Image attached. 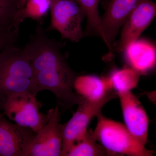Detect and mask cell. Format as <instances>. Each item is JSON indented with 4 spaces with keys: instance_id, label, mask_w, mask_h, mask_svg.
<instances>
[{
    "instance_id": "cell-1",
    "label": "cell",
    "mask_w": 156,
    "mask_h": 156,
    "mask_svg": "<svg viewBox=\"0 0 156 156\" xmlns=\"http://www.w3.org/2000/svg\"><path fill=\"white\" fill-rule=\"evenodd\" d=\"M63 46L60 42L50 38L40 24L24 46L38 91L47 90L52 92L62 111L71 109L84 99L74 92V83L78 76L62 53Z\"/></svg>"
},
{
    "instance_id": "cell-2",
    "label": "cell",
    "mask_w": 156,
    "mask_h": 156,
    "mask_svg": "<svg viewBox=\"0 0 156 156\" xmlns=\"http://www.w3.org/2000/svg\"><path fill=\"white\" fill-rule=\"evenodd\" d=\"M21 92L38 91L27 50L12 45L0 51V110L10 95Z\"/></svg>"
},
{
    "instance_id": "cell-21",
    "label": "cell",
    "mask_w": 156,
    "mask_h": 156,
    "mask_svg": "<svg viewBox=\"0 0 156 156\" xmlns=\"http://www.w3.org/2000/svg\"></svg>"
},
{
    "instance_id": "cell-17",
    "label": "cell",
    "mask_w": 156,
    "mask_h": 156,
    "mask_svg": "<svg viewBox=\"0 0 156 156\" xmlns=\"http://www.w3.org/2000/svg\"><path fill=\"white\" fill-rule=\"evenodd\" d=\"M83 10L87 20V33L93 32L103 40L106 44L101 28V17L98 11L100 0H74Z\"/></svg>"
},
{
    "instance_id": "cell-20",
    "label": "cell",
    "mask_w": 156,
    "mask_h": 156,
    "mask_svg": "<svg viewBox=\"0 0 156 156\" xmlns=\"http://www.w3.org/2000/svg\"><path fill=\"white\" fill-rule=\"evenodd\" d=\"M27 0H19V4H18V10L22 9L25 5Z\"/></svg>"
},
{
    "instance_id": "cell-11",
    "label": "cell",
    "mask_w": 156,
    "mask_h": 156,
    "mask_svg": "<svg viewBox=\"0 0 156 156\" xmlns=\"http://www.w3.org/2000/svg\"><path fill=\"white\" fill-rule=\"evenodd\" d=\"M126 127L143 145L147 141L149 120L137 98L131 91L118 93Z\"/></svg>"
},
{
    "instance_id": "cell-9",
    "label": "cell",
    "mask_w": 156,
    "mask_h": 156,
    "mask_svg": "<svg viewBox=\"0 0 156 156\" xmlns=\"http://www.w3.org/2000/svg\"><path fill=\"white\" fill-rule=\"evenodd\" d=\"M142 0H109L105 3V12L101 18V28L109 50L112 47L120 28L132 11Z\"/></svg>"
},
{
    "instance_id": "cell-13",
    "label": "cell",
    "mask_w": 156,
    "mask_h": 156,
    "mask_svg": "<svg viewBox=\"0 0 156 156\" xmlns=\"http://www.w3.org/2000/svg\"><path fill=\"white\" fill-rule=\"evenodd\" d=\"M74 89L84 99L97 101L105 95L110 89L104 78L97 76H77L74 83Z\"/></svg>"
},
{
    "instance_id": "cell-7",
    "label": "cell",
    "mask_w": 156,
    "mask_h": 156,
    "mask_svg": "<svg viewBox=\"0 0 156 156\" xmlns=\"http://www.w3.org/2000/svg\"><path fill=\"white\" fill-rule=\"evenodd\" d=\"M60 109L57 106L48 112V122L36 134L23 156H61L62 135Z\"/></svg>"
},
{
    "instance_id": "cell-12",
    "label": "cell",
    "mask_w": 156,
    "mask_h": 156,
    "mask_svg": "<svg viewBox=\"0 0 156 156\" xmlns=\"http://www.w3.org/2000/svg\"><path fill=\"white\" fill-rule=\"evenodd\" d=\"M123 52L130 67L140 75L146 73L155 66L156 47L147 40L137 39L131 42Z\"/></svg>"
},
{
    "instance_id": "cell-3",
    "label": "cell",
    "mask_w": 156,
    "mask_h": 156,
    "mask_svg": "<svg viewBox=\"0 0 156 156\" xmlns=\"http://www.w3.org/2000/svg\"><path fill=\"white\" fill-rule=\"evenodd\" d=\"M98 123L92 137L107 150L121 156H151L147 149L132 135L126 126L107 119L101 113L97 116Z\"/></svg>"
},
{
    "instance_id": "cell-5",
    "label": "cell",
    "mask_w": 156,
    "mask_h": 156,
    "mask_svg": "<svg viewBox=\"0 0 156 156\" xmlns=\"http://www.w3.org/2000/svg\"><path fill=\"white\" fill-rule=\"evenodd\" d=\"M51 20L48 30H57L63 38L75 43L85 36L82 23L83 10L74 0H51Z\"/></svg>"
},
{
    "instance_id": "cell-18",
    "label": "cell",
    "mask_w": 156,
    "mask_h": 156,
    "mask_svg": "<svg viewBox=\"0 0 156 156\" xmlns=\"http://www.w3.org/2000/svg\"><path fill=\"white\" fill-rule=\"evenodd\" d=\"M19 2V0H0V27L15 30L14 24Z\"/></svg>"
},
{
    "instance_id": "cell-15",
    "label": "cell",
    "mask_w": 156,
    "mask_h": 156,
    "mask_svg": "<svg viewBox=\"0 0 156 156\" xmlns=\"http://www.w3.org/2000/svg\"><path fill=\"white\" fill-rule=\"evenodd\" d=\"M92 131H87L83 137L73 144L66 156H121L107 150L92 137Z\"/></svg>"
},
{
    "instance_id": "cell-8",
    "label": "cell",
    "mask_w": 156,
    "mask_h": 156,
    "mask_svg": "<svg viewBox=\"0 0 156 156\" xmlns=\"http://www.w3.org/2000/svg\"><path fill=\"white\" fill-rule=\"evenodd\" d=\"M156 5L152 0H142L133 10L122 26L121 37L114 43L112 52H123L131 42L137 40L156 16Z\"/></svg>"
},
{
    "instance_id": "cell-4",
    "label": "cell",
    "mask_w": 156,
    "mask_h": 156,
    "mask_svg": "<svg viewBox=\"0 0 156 156\" xmlns=\"http://www.w3.org/2000/svg\"><path fill=\"white\" fill-rule=\"evenodd\" d=\"M119 97L117 92L110 90L99 100L84 99L78 104L76 111L69 121L61 125L62 147L61 156H66L70 148L82 139L87 132V127L94 117L101 113L102 108L109 101Z\"/></svg>"
},
{
    "instance_id": "cell-10",
    "label": "cell",
    "mask_w": 156,
    "mask_h": 156,
    "mask_svg": "<svg viewBox=\"0 0 156 156\" xmlns=\"http://www.w3.org/2000/svg\"><path fill=\"white\" fill-rule=\"evenodd\" d=\"M36 134L30 128L11 122L0 110V156H23Z\"/></svg>"
},
{
    "instance_id": "cell-19",
    "label": "cell",
    "mask_w": 156,
    "mask_h": 156,
    "mask_svg": "<svg viewBox=\"0 0 156 156\" xmlns=\"http://www.w3.org/2000/svg\"><path fill=\"white\" fill-rule=\"evenodd\" d=\"M19 31L0 27V51L6 47L15 45L19 36Z\"/></svg>"
},
{
    "instance_id": "cell-16",
    "label": "cell",
    "mask_w": 156,
    "mask_h": 156,
    "mask_svg": "<svg viewBox=\"0 0 156 156\" xmlns=\"http://www.w3.org/2000/svg\"><path fill=\"white\" fill-rule=\"evenodd\" d=\"M51 0H27L22 9L17 10L15 16L14 28L19 31L20 26L24 20H42L50 11Z\"/></svg>"
},
{
    "instance_id": "cell-14",
    "label": "cell",
    "mask_w": 156,
    "mask_h": 156,
    "mask_svg": "<svg viewBox=\"0 0 156 156\" xmlns=\"http://www.w3.org/2000/svg\"><path fill=\"white\" fill-rule=\"evenodd\" d=\"M141 75L131 67L114 70L105 78L110 89L117 93L131 91L136 87Z\"/></svg>"
},
{
    "instance_id": "cell-6",
    "label": "cell",
    "mask_w": 156,
    "mask_h": 156,
    "mask_svg": "<svg viewBox=\"0 0 156 156\" xmlns=\"http://www.w3.org/2000/svg\"><path fill=\"white\" fill-rule=\"evenodd\" d=\"M36 95L27 92L10 95L3 104L2 112L9 120L37 133L48 122V115L39 111Z\"/></svg>"
}]
</instances>
